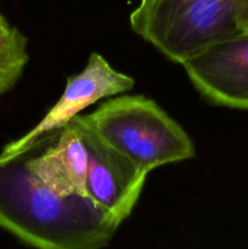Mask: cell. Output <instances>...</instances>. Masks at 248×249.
<instances>
[{"label": "cell", "mask_w": 248, "mask_h": 249, "mask_svg": "<svg viewBox=\"0 0 248 249\" xmlns=\"http://www.w3.org/2000/svg\"><path fill=\"white\" fill-rule=\"evenodd\" d=\"M79 118L112 148L150 173L162 165L195 157L186 131L153 100L122 95Z\"/></svg>", "instance_id": "obj_2"}, {"label": "cell", "mask_w": 248, "mask_h": 249, "mask_svg": "<svg viewBox=\"0 0 248 249\" xmlns=\"http://www.w3.org/2000/svg\"><path fill=\"white\" fill-rule=\"evenodd\" d=\"M181 66L208 101L248 111V31L214 41Z\"/></svg>", "instance_id": "obj_6"}, {"label": "cell", "mask_w": 248, "mask_h": 249, "mask_svg": "<svg viewBox=\"0 0 248 249\" xmlns=\"http://www.w3.org/2000/svg\"><path fill=\"white\" fill-rule=\"evenodd\" d=\"M26 36L10 26L0 29V97L15 87L28 62Z\"/></svg>", "instance_id": "obj_8"}, {"label": "cell", "mask_w": 248, "mask_h": 249, "mask_svg": "<svg viewBox=\"0 0 248 249\" xmlns=\"http://www.w3.org/2000/svg\"><path fill=\"white\" fill-rule=\"evenodd\" d=\"M72 121L79 125L88 147V197L121 225L138 203L148 173L105 143L79 116Z\"/></svg>", "instance_id": "obj_5"}, {"label": "cell", "mask_w": 248, "mask_h": 249, "mask_svg": "<svg viewBox=\"0 0 248 249\" xmlns=\"http://www.w3.org/2000/svg\"><path fill=\"white\" fill-rule=\"evenodd\" d=\"M134 84L133 78L114 70L99 53H92L84 70L67 78L62 95L43 119L23 136L7 143L0 157L12 158L38 147L60 133L87 107L105 97L129 91Z\"/></svg>", "instance_id": "obj_4"}, {"label": "cell", "mask_w": 248, "mask_h": 249, "mask_svg": "<svg viewBox=\"0 0 248 249\" xmlns=\"http://www.w3.org/2000/svg\"><path fill=\"white\" fill-rule=\"evenodd\" d=\"M240 0H141L130 14V27L143 40L182 65L213 44L240 32Z\"/></svg>", "instance_id": "obj_3"}, {"label": "cell", "mask_w": 248, "mask_h": 249, "mask_svg": "<svg viewBox=\"0 0 248 249\" xmlns=\"http://www.w3.org/2000/svg\"><path fill=\"white\" fill-rule=\"evenodd\" d=\"M9 27H10V24L7 23V21L5 19V17L2 16L1 12H0V29H6V28H9Z\"/></svg>", "instance_id": "obj_10"}, {"label": "cell", "mask_w": 248, "mask_h": 249, "mask_svg": "<svg viewBox=\"0 0 248 249\" xmlns=\"http://www.w3.org/2000/svg\"><path fill=\"white\" fill-rule=\"evenodd\" d=\"M236 23L240 31H248V0H240L236 12Z\"/></svg>", "instance_id": "obj_9"}, {"label": "cell", "mask_w": 248, "mask_h": 249, "mask_svg": "<svg viewBox=\"0 0 248 249\" xmlns=\"http://www.w3.org/2000/svg\"><path fill=\"white\" fill-rule=\"evenodd\" d=\"M26 153V165L48 189L60 196H87L88 147L79 125L71 121L45 152Z\"/></svg>", "instance_id": "obj_7"}, {"label": "cell", "mask_w": 248, "mask_h": 249, "mask_svg": "<svg viewBox=\"0 0 248 249\" xmlns=\"http://www.w3.org/2000/svg\"><path fill=\"white\" fill-rule=\"evenodd\" d=\"M0 228L35 249H102L119 224L87 196H60L26 165L0 157Z\"/></svg>", "instance_id": "obj_1"}]
</instances>
